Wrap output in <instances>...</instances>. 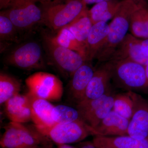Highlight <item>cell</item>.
Instances as JSON below:
<instances>
[{"instance_id":"1","label":"cell","mask_w":148,"mask_h":148,"mask_svg":"<svg viewBox=\"0 0 148 148\" xmlns=\"http://www.w3.org/2000/svg\"><path fill=\"white\" fill-rule=\"evenodd\" d=\"M142 7L131 1H121L118 10L109 24L110 31L106 42L95 57L98 62L105 63L110 59L118 46L127 34L132 14Z\"/></svg>"},{"instance_id":"2","label":"cell","mask_w":148,"mask_h":148,"mask_svg":"<svg viewBox=\"0 0 148 148\" xmlns=\"http://www.w3.org/2000/svg\"><path fill=\"white\" fill-rule=\"evenodd\" d=\"M106 62L110 72L111 80L117 86L131 91L148 87L145 67L142 64L126 60Z\"/></svg>"},{"instance_id":"3","label":"cell","mask_w":148,"mask_h":148,"mask_svg":"<svg viewBox=\"0 0 148 148\" xmlns=\"http://www.w3.org/2000/svg\"><path fill=\"white\" fill-rule=\"evenodd\" d=\"M86 7L82 0H68L58 3L51 2L42 5L41 23L58 32L71 23Z\"/></svg>"},{"instance_id":"4","label":"cell","mask_w":148,"mask_h":148,"mask_svg":"<svg viewBox=\"0 0 148 148\" xmlns=\"http://www.w3.org/2000/svg\"><path fill=\"white\" fill-rule=\"evenodd\" d=\"M5 129L0 140L2 148H34L47 143V138L35 127L33 129L23 123L11 121Z\"/></svg>"},{"instance_id":"5","label":"cell","mask_w":148,"mask_h":148,"mask_svg":"<svg viewBox=\"0 0 148 148\" xmlns=\"http://www.w3.org/2000/svg\"><path fill=\"white\" fill-rule=\"evenodd\" d=\"M42 38L44 46L51 60L64 73L71 77L77 69L87 62L79 53L59 45L49 33L43 32Z\"/></svg>"},{"instance_id":"6","label":"cell","mask_w":148,"mask_h":148,"mask_svg":"<svg viewBox=\"0 0 148 148\" xmlns=\"http://www.w3.org/2000/svg\"><path fill=\"white\" fill-rule=\"evenodd\" d=\"M37 130L57 145L79 143L91 135L90 127L82 121L56 123L51 127Z\"/></svg>"},{"instance_id":"7","label":"cell","mask_w":148,"mask_h":148,"mask_svg":"<svg viewBox=\"0 0 148 148\" xmlns=\"http://www.w3.org/2000/svg\"><path fill=\"white\" fill-rule=\"evenodd\" d=\"M18 30L32 28L41 23L42 10L31 0H12L7 9L3 11Z\"/></svg>"},{"instance_id":"8","label":"cell","mask_w":148,"mask_h":148,"mask_svg":"<svg viewBox=\"0 0 148 148\" xmlns=\"http://www.w3.org/2000/svg\"><path fill=\"white\" fill-rule=\"evenodd\" d=\"M29 91L48 101H58L63 95V84L53 74L39 72L30 76L26 80Z\"/></svg>"},{"instance_id":"9","label":"cell","mask_w":148,"mask_h":148,"mask_svg":"<svg viewBox=\"0 0 148 148\" xmlns=\"http://www.w3.org/2000/svg\"><path fill=\"white\" fill-rule=\"evenodd\" d=\"M114 96L109 90L98 99L77 104V109L83 121L90 128L97 127L112 110Z\"/></svg>"},{"instance_id":"10","label":"cell","mask_w":148,"mask_h":148,"mask_svg":"<svg viewBox=\"0 0 148 148\" xmlns=\"http://www.w3.org/2000/svg\"><path fill=\"white\" fill-rule=\"evenodd\" d=\"M5 60L8 64L24 70L40 69L44 66L41 47L36 41L28 42L16 47Z\"/></svg>"},{"instance_id":"11","label":"cell","mask_w":148,"mask_h":148,"mask_svg":"<svg viewBox=\"0 0 148 148\" xmlns=\"http://www.w3.org/2000/svg\"><path fill=\"white\" fill-rule=\"evenodd\" d=\"M134 102V112L129 121L127 135L148 140V103L141 95L129 90Z\"/></svg>"},{"instance_id":"12","label":"cell","mask_w":148,"mask_h":148,"mask_svg":"<svg viewBox=\"0 0 148 148\" xmlns=\"http://www.w3.org/2000/svg\"><path fill=\"white\" fill-rule=\"evenodd\" d=\"M130 120L112 110L95 128L90 127L91 135L113 137L127 135Z\"/></svg>"},{"instance_id":"13","label":"cell","mask_w":148,"mask_h":148,"mask_svg":"<svg viewBox=\"0 0 148 148\" xmlns=\"http://www.w3.org/2000/svg\"><path fill=\"white\" fill-rule=\"evenodd\" d=\"M141 40L127 34L118 46L109 61L129 60L146 66L148 63V58L143 55L141 51Z\"/></svg>"},{"instance_id":"14","label":"cell","mask_w":148,"mask_h":148,"mask_svg":"<svg viewBox=\"0 0 148 148\" xmlns=\"http://www.w3.org/2000/svg\"><path fill=\"white\" fill-rule=\"evenodd\" d=\"M111 80L110 69L107 63L105 62L95 69L93 77L86 88L84 97L81 102L98 99L106 94L109 90Z\"/></svg>"},{"instance_id":"15","label":"cell","mask_w":148,"mask_h":148,"mask_svg":"<svg viewBox=\"0 0 148 148\" xmlns=\"http://www.w3.org/2000/svg\"><path fill=\"white\" fill-rule=\"evenodd\" d=\"M32 112V120L37 129L53 126L56 123L51 118V111L54 106L47 100L39 98L28 92Z\"/></svg>"},{"instance_id":"16","label":"cell","mask_w":148,"mask_h":148,"mask_svg":"<svg viewBox=\"0 0 148 148\" xmlns=\"http://www.w3.org/2000/svg\"><path fill=\"white\" fill-rule=\"evenodd\" d=\"M95 71L91 62H86L77 69L72 75L69 90L71 96L77 104L83 99L86 88Z\"/></svg>"},{"instance_id":"17","label":"cell","mask_w":148,"mask_h":148,"mask_svg":"<svg viewBox=\"0 0 148 148\" xmlns=\"http://www.w3.org/2000/svg\"><path fill=\"white\" fill-rule=\"evenodd\" d=\"M6 115L11 121L18 123L28 122L32 120V112L27 95L18 94L5 103Z\"/></svg>"},{"instance_id":"18","label":"cell","mask_w":148,"mask_h":148,"mask_svg":"<svg viewBox=\"0 0 148 148\" xmlns=\"http://www.w3.org/2000/svg\"><path fill=\"white\" fill-rule=\"evenodd\" d=\"M110 31L107 22H99L92 25L86 42V57L88 62L95 59L97 53L106 42Z\"/></svg>"},{"instance_id":"19","label":"cell","mask_w":148,"mask_h":148,"mask_svg":"<svg viewBox=\"0 0 148 148\" xmlns=\"http://www.w3.org/2000/svg\"><path fill=\"white\" fill-rule=\"evenodd\" d=\"M121 1L109 0L95 4L88 10V14L92 25L99 22H107L114 18L118 10Z\"/></svg>"},{"instance_id":"20","label":"cell","mask_w":148,"mask_h":148,"mask_svg":"<svg viewBox=\"0 0 148 148\" xmlns=\"http://www.w3.org/2000/svg\"><path fill=\"white\" fill-rule=\"evenodd\" d=\"M92 26L88 10L86 7L75 20L65 27L70 30L79 41L86 47L88 37Z\"/></svg>"},{"instance_id":"21","label":"cell","mask_w":148,"mask_h":148,"mask_svg":"<svg viewBox=\"0 0 148 148\" xmlns=\"http://www.w3.org/2000/svg\"><path fill=\"white\" fill-rule=\"evenodd\" d=\"M131 34L138 38H148V8L142 7L136 11L130 21Z\"/></svg>"},{"instance_id":"22","label":"cell","mask_w":148,"mask_h":148,"mask_svg":"<svg viewBox=\"0 0 148 148\" xmlns=\"http://www.w3.org/2000/svg\"><path fill=\"white\" fill-rule=\"evenodd\" d=\"M54 38L59 45L79 53L87 62L86 47L79 41L66 27H63L57 32Z\"/></svg>"},{"instance_id":"23","label":"cell","mask_w":148,"mask_h":148,"mask_svg":"<svg viewBox=\"0 0 148 148\" xmlns=\"http://www.w3.org/2000/svg\"><path fill=\"white\" fill-rule=\"evenodd\" d=\"M21 84L15 78L5 73L0 74V103L5 104L11 98L19 94Z\"/></svg>"},{"instance_id":"24","label":"cell","mask_w":148,"mask_h":148,"mask_svg":"<svg viewBox=\"0 0 148 148\" xmlns=\"http://www.w3.org/2000/svg\"><path fill=\"white\" fill-rule=\"evenodd\" d=\"M96 136L114 148H148V140L147 139H136L128 135L113 137Z\"/></svg>"},{"instance_id":"25","label":"cell","mask_w":148,"mask_h":148,"mask_svg":"<svg viewBox=\"0 0 148 148\" xmlns=\"http://www.w3.org/2000/svg\"><path fill=\"white\" fill-rule=\"evenodd\" d=\"M51 118L56 123H70L82 121L77 109L65 105L54 106L51 113Z\"/></svg>"},{"instance_id":"26","label":"cell","mask_w":148,"mask_h":148,"mask_svg":"<svg viewBox=\"0 0 148 148\" xmlns=\"http://www.w3.org/2000/svg\"><path fill=\"white\" fill-rule=\"evenodd\" d=\"M134 102L129 91L115 95L113 110L130 120L134 112Z\"/></svg>"},{"instance_id":"27","label":"cell","mask_w":148,"mask_h":148,"mask_svg":"<svg viewBox=\"0 0 148 148\" xmlns=\"http://www.w3.org/2000/svg\"><path fill=\"white\" fill-rule=\"evenodd\" d=\"M18 29L8 16L3 11L0 13L1 42L14 40Z\"/></svg>"},{"instance_id":"28","label":"cell","mask_w":148,"mask_h":148,"mask_svg":"<svg viewBox=\"0 0 148 148\" xmlns=\"http://www.w3.org/2000/svg\"><path fill=\"white\" fill-rule=\"evenodd\" d=\"M97 148H114L101 140L98 136H95L92 141Z\"/></svg>"},{"instance_id":"29","label":"cell","mask_w":148,"mask_h":148,"mask_svg":"<svg viewBox=\"0 0 148 148\" xmlns=\"http://www.w3.org/2000/svg\"><path fill=\"white\" fill-rule=\"evenodd\" d=\"M141 47L143 55L148 58V38L141 40Z\"/></svg>"},{"instance_id":"30","label":"cell","mask_w":148,"mask_h":148,"mask_svg":"<svg viewBox=\"0 0 148 148\" xmlns=\"http://www.w3.org/2000/svg\"><path fill=\"white\" fill-rule=\"evenodd\" d=\"M77 148H97L93 142L87 141L79 143Z\"/></svg>"},{"instance_id":"31","label":"cell","mask_w":148,"mask_h":148,"mask_svg":"<svg viewBox=\"0 0 148 148\" xmlns=\"http://www.w3.org/2000/svg\"><path fill=\"white\" fill-rule=\"evenodd\" d=\"M12 0H0V8L8 9L9 7Z\"/></svg>"},{"instance_id":"32","label":"cell","mask_w":148,"mask_h":148,"mask_svg":"<svg viewBox=\"0 0 148 148\" xmlns=\"http://www.w3.org/2000/svg\"><path fill=\"white\" fill-rule=\"evenodd\" d=\"M135 3L138 5L143 7H148L147 3L146 0H128Z\"/></svg>"},{"instance_id":"33","label":"cell","mask_w":148,"mask_h":148,"mask_svg":"<svg viewBox=\"0 0 148 148\" xmlns=\"http://www.w3.org/2000/svg\"><path fill=\"white\" fill-rule=\"evenodd\" d=\"M82 1L85 4L87 5L88 4L98 3L104 1H109V0H82Z\"/></svg>"},{"instance_id":"34","label":"cell","mask_w":148,"mask_h":148,"mask_svg":"<svg viewBox=\"0 0 148 148\" xmlns=\"http://www.w3.org/2000/svg\"><path fill=\"white\" fill-rule=\"evenodd\" d=\"M32 1L36 3V2H40L42 4V5L47 4L51 2V0H31Z\"/></svg>"},{"instance_id":"35","label":"cell","mask_w":148,"mask_h":148,"mask_svg":"<svg viewBox=\"0 0 148 148\" xmlns=\"http://www.w3.org/2000/svg\"><path fill=\"white\" fill-rule=\"evenodd\" d=\"M58 145V148H75L69 145L68 144H64V145Z\"/></svg>"},{"instance_id":"36","label":"cell","mask_w":148,"mask_h":148,"mask_svg":"<svg viewBox=\"0 0 148 148\" xmlns=\"http://www.w3.org/2000/svg\"><path fill=\"white\" fill-rule=\"evenodd\" d=\"M67 1L68 0H53L51 2L53 3H58L64 2Z\"/></svg>"},{"instance_id":"37","label":"cell","mask_w":148,"mask_h":148,"mask_svg":"<svg viewBox=\"0 0 148 148\" xmlns=\"http://www.w3.org/2000/svg\"><path fill=\"white\" fill-rule=\"evenodd\" d=\"M145 73L146 77H147V80L148 83V63L146 66H145Z\"/></svg>"},{"instance_id":"38","label":"cell","mask_w":148,"mask_h":148,"mask_svg":"<svg viewBox=\"0 0 148 148\" xmlns=\"http://www.w3.org/2000/svg\"><path fill=\"white\" fill-rule=\"evenodd\" d=\"M34 148H46L45 147V146H44V147H41V146H38V147H36Z\"/></svg>"},{"instance_id":"39","label":"cell","mask_w":148,"mask_h":148,"mask_svg":"<svg viewBox=\"0 0 148 148\" xmlns=\"http://www.w3.org/2000/svg\"><path fill=\"white\" fill-rule=\"evenodd\" d=\"M148 2V0H147Z\"/></svg>"}]
</instances>
